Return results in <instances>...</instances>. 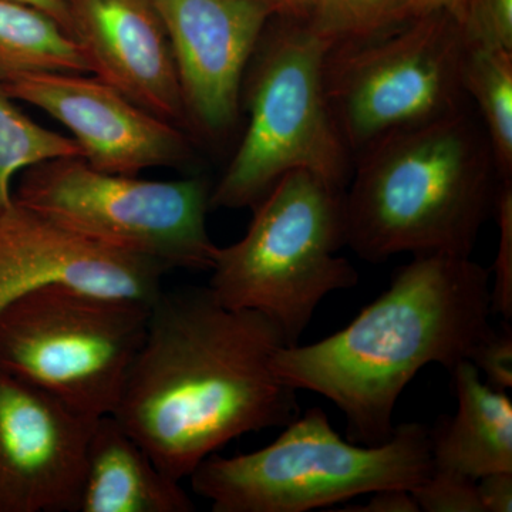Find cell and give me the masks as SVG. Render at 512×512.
I'll list each match as a JSON object with an SVG mask.
<instances>
[{
	"label": "cell",
	"instance_id": "6da1fadb",
	"mask_svg": "<svg viewBox=\"0 0 512 512\" xmlns=\"http://www.w3.org/2000/svg\"><path fill=\"white\" fill-rule=\"evenodd\" d=\"M284 346L271 319L227 308L208 286L163 289L111 416L183 481L232 440L301 414L296 390L272 369Z\"/></svg>",
	"mask_w": 512,
	"mask_h": 512
},
{
	"label": "cell",
	"instance_id": "7a4b0ae2",
	"mask_svg": "<svg viewBox=\"0 0 512 512\" xmlns=\"http://www.w3.org/2000/svg\"><path fill=\"white\" fill-rule=\"evenodd\" d=\"M490 275L471 256L414 255L346 328L312 345L284 346L272 369L296 392L335 404L350 441L382 444L413 377L431 363L451 372L493 332Z\"/></svg>",
	"mask_w": 512,
	"mask_h": 512
},
{
	"label": "cell",
	"instance_id": "3957f363",
	"mask_svg": "<svg viewBox=\"0 0 512 512\" xmlns=\"http://www.w3.org/2000/svg\"><path fill=\"white\" fill-rule=\"evenodd\" d=\"M500 183L483 124L467 109L394 131L353 157L345 245L375 264L404 252L471 256Z\"/></svg>",
	"mask_w": 512,
	"mask_h": 512
},
{
	"label": "cell",
	"instance_id": "277c9868",
	"mask_svg": "<svg viewBox=\"0 0 512 512\" xmlns=\"http://www.w3.org/2000/svg\"><path fill=\"white\" fill-rule=\"evenodd\" d=\"M431 471L424 424H400L384 443L363 446L342 439L323 410L309 409L269 446L211 454L190 480L214 512H306L387 488L412 491Z\"/></svg>",
	"mask_w": 512,
	"mask_h": 512
},
{
	"label": "cell",
	"instance_id": "5b68a950",
	"mask_svg": "<svg viewBox=\"0 0 512 512\" xmlns=\"http://www.w3.org/2000/svg\"><path fill=\"white\" fill-rule=\"evenodd\" d=\"M343 192L309 171L286 174L252 208L247 234L218 247L208 288L227 308L272 320L299 343L320 302L355 288L359 274L336 255L345 245Z\"/></svg>",
	"mask_w": 512,
	"mask_h": 512
},
{
	"label": "cell",
	"instance_id": "8992f818",
	"mask_svg": "<svg viewBox=\"0 0 512 512\" xmlns=\"http://www.w3.org/2000/svg\"><path fill=\"white\" fill-rule=\"evenodd\" d=\"M264 32L245 73L249 123L237 153L211 192V210L254 208L293 171H309L345 191L353 157L325 92L330 43L306 20Z\"/></svg>",
	"mask_w": 512,
	"mask_h": 512
},
{
	"label": "cell",
	"instance_id": "52a82bcc",
	"mask_svg": "<svg viewBox=\"0 0 512 512\" xmlns=\"http://www.w3.org/2000/svg\"><path fill=\"white\" fill-rule=\"evenodd\" d=\"M151 303L49 285L0 309V369L89 420L110 416Z\"/></svg>",
	"mask_w": 512,
	"mask_h": 512
},
{
	"label": "cell",
	"instance_id": "ba28073f",
	"mask_svg": "<svg viewBox=\"0 0 512 512\" xmlns=\"http://www.w3.org/2000/svg\"><path fill=\"white\" fill-rule=\"evenodd\" d=\"M211 192L202 177L143 180L103 173L83 157H64L23 171L13 200L165 271H211L218 249L207 229Z\"/></svg>",
	"mask_w": 512,
	"mask_h": 512
},
{
	"label": "cell",
	"instance_id": "9c48e42d",
	"mask_svg": "<svg viewBox=\"0 0 512 512\" xmlns=\"http://www.w3.org/2000/svg\"><path fill=\"white\" fill-rule=\"evenodd\" d=\"M457 19L433 12L382 35L329 47L323 67L333 120L357 156L380 138L467 109Z\"/></svg>",
	"mask_w": 512,
	"mask_h": 512
},
{
	"label": "cell",
	"instance_id": "30bf717a",
	"mask_svg": "<svg viewBox=\"0 0 512 512\" xmlns=\"http://www.w3.org/2000/svg\"><path fill=\"white\" fill-rule=\"evenodd\" d=\"M170 40L187 131L218 140L237 124L248 64L271 0H151Z\"/></svg>",
	"mask_w": 512,
	"mask_h": 512
},
{
	"label": "cell",
	"instance_id": "8fae6325",
	"mask_svg": "<svg viewBox=\"0 0 512 512\" xmlns=\"http://www.w3.org/2000/svg\"><path fill=\"white\" fill-rule=\"evenodd\" d=\"M15 101L32 104L72 131L87 164L103 173L138 175L183 168L194 160L187 131L128 100L99 77L36 73L2 84Z\"/></svg>",
	"mask_w": 512,
	"mask_h": 512
},
{
	"label": "cell",
	"instance_id": "7c38bea8",
	"mask_svg": "<svg viewBox=\"0 0 512 512\" xmlns=\"http://www.w3.org/2000/svg\"><path fill=\"white\" fill-rule=\"evenodd\" d=\"M96 421L0 369V512H77Z\"/></svg>",
	"mask_w": 512,
	"mask_h": 512
},
{
	"label": "cell",
	"instance_id": "4fadbf2b",
	"mask_svg": "<svg viewBox=\"0 0 512 512\" xmlns=\"http://www.w3.org/2000/svg\"><path fill=\"white\" fill-rule=\"evenodd\" d=\"M165 268L107 247L13 200L0 215V309L49 285L153 303Z\"/></svg>",
	"mask_w": 512,
	"mask_h": 512
},
{
	"label": "cell",
	"instance_id": "5bb4252c",
	"mask_svg": "<svg viewBox=\"0 0 512 512\" xmlns=\"http://www.w3.org/2000/svg\"><path fill=\"white\" fill-rule=\"evenodd\" d=\"M72 36L92 73L187 131L173 49L151 0H69Z\"/></svg>",
	"mask_w": 512,
	"mask_h": 512
},
{
	"label": "cell",
	"instance_id": "9a60e30c",
	"mask_svg": "<svg viewBox=\"0 0 512 512\" xmlns=\"http://www.w3.org/2000/svg\"><path fill=\"white\" fill-rule=\"evenodd\" d=\"M181 481L165 474L113 416L94 423L77 512H192Z\"/></svg>",
	"mask_w": 512,
	"mask_h": 512
},
{
	"label": "cell",
	"instance_id": "2e32d148",
	"mask_svg": "<svg viewBox=\"0 0 512 512\" xmlns=\"http://www.w3.org/2000/svg\"><path fill=\"white\" fill-rule=\"evenodd\" d=\"M457 412L430 429L434 470L480 480L512 471V402L481 379L470 360L453 370Z\"/></svg>",
	"mask_w": 512,
	"mask_h": 512
},
{
	"label": "cell",
	"instance_id": "e0dca14e",
	"mask_svg": "<svg viewBox=\"0 0 512 512\" xmlns=\"http://www.w3.org/2000/svg\"><path fill=\"white\" fill-rule=\"evenodd\" d=\"M36 73H92L82 47L56 22L28 5L0 0V84Z\"/></svg>",
	"mask_w": 512,
	"mask_h": 512
},
{
	"label": "cell",
	"instance_id": "ac0fdd59",
	"mask_svg": "<svg viewBox=\"0 0 512 512\" xmlns=\"http://www.w3.org/2000/svg\"><path fill=\"white\" fill-rule=\"evenodd\" d=\"M463 87L480 111L498 177L512 180V52L466 47Z\"/></svg>",
	"mask_w": 512,
	"mask_h": 512
},
{
	"label": "cell",
	"instance_id": "d6986e66",
	"mask_svg": "<svg viewBox=\"0 0 512 512\" xmlns=\"http://www.w3.org/2000/svg\"><path fill=\"white\" fill-rule=\"evenodd\" d=\"M64 157H82L76 140L29 119L0 84V215L12 205L15 174Z\"/></svg>",
	"mask_w": 512,
	"mask_h": 512
},
{
	"label": "cell",
	"instance_id": "ffe728a7",
	"mask_svg": "<svg viewBox=\"0 0 512 512\" xmlns=\"http://www.w3.org/2000/svg\"><path fill=\"white\" fill-rule=\"evenodd\" d=\"M409 0H312L306 22L330 46L359 42L406 22Z\"/></svg>",
	"mask_w": 512,
	"mask_h": 512
},
{
	"label": "cell",
	"instance_id": "44dd1931",
	"mask_svg": "<svg viewBox=\"0 0 512 512\" xmlns=\"http://www.w3.org/2000/svg\"><path fill=\"white\" fill-rule=\"evenodd\" d=\"M457 22L466 47L512 52V0H463Z\"/></svg>",
	"mask_w": 512,
	"mask_h": 512
},
{
	"label": "cell",
	"instance_id": "7402d4cb",
	"mask_svg": "<svg viewBox=\"0 0 512 512\" xmlns=\"http://www.w3.org/2000/svg\"><path fill=\"white\" fill-rule=\"evenodd\" d=\"M424 512H483L477 481L446 471L434 470L410 491Z\"/></svg>",
	"mask_w": 512,
	"mask_h": 512
},
{
	"label": "cell",
	"instance_id": "603a6c76",
	"mask_svg": "<svg viewBox=\"0 0 512 512\" xmlns=\"http://www.w3.org/2000/svg\"><path fill=\"white\" fill-rule=\"evenodd\" d=\"M494 217L500 229L494 262L495 284L491 289V309L505 320L512 318V180L501 181Z\"/></svg>",
	"mask_w": 512,
	"mask_h": 512
},
{
	"label": "cell",
	"instance_id": "cb8c5ba5",
	"mask_svg": "<svg viewBox=\"0 0 512 512\" xmlns=\"http://www.w3.org/2000/svg\"><path fill=\"white\" fill-rule=\"evenodd\" d=\"M507 325L503 330L493 329L470 359L484 373L485 383L501 392L512 389V332Z\"/></svg>",
	"mask_w": 512,
	"mask_h": 512
},
{
	"label": "cell",
	"instance_id": "d4e9b609",
	"mask_svg": "<svg viewBox=\"0 0 512 512\" xmlns=\"http://www.w3.org/2000/svg\"><path fill=\"white\" fill-rule=\"evenodd\" d=\"M477 494L483 512H511L512 471L481 477L477 480Z\"/></svg>",
	"mask_w": 512,
	"mask_h": 512
},
{
	"label": "cell",
	"instance_id": "484cf974",
	"mask_svg": "<svg viewBox=\"0 0 512 512\" xmlns=\"http://www.w3.org/2000/svg\"><path fill=\"white\" fill-rule=\"evenodd\" d=\"M366 504L356 507L339 508L345 512H419V505L409 490L402 488H387L370 494Z\"/></svg>",
	"mask_w": 512,
	"mask_h": 512
},
{
	"label": "cell",
	"instance_id": "4316f807",
	"mask_svg": "<svg viewBox=\"0 0 512 512\" xmlns=\"http://www.w3.org/2000/svg\"><path fill=\"white\" fill-rule=\"evenodd\" d=\"M13 2L22 3V5H28L30 8L46 13L72 36V15H70L69 0H13Z\"/></svg>",
	"mask_w": 512,
	"mask_h": 512
},
{
	"label": "cell",
	"instance_id": "83f0119b",
	"mask_svg": "<svg viewBox=\"0 0 512 512\" xmlns=\"http://www.w3.org/2000/svg\"><path fill=\"white\" fill-rule=\"evenodd\" d=\"M461 6L463 0H409L406 9L407 20L433 12H447L457 19Z\"/></svg>",
	"mask_w": 512,
	"mask_h": 512
},
{
	"label": "cell",
	"instance_id": "f1b7e54d",
	"mask_svg": "<svg viewBox=\"0 0 512 512\" xmlns=\"http://www.w3.org/2000/svg\"><path fill=\"white\" fill-rule=\"evenodd\" d=\"M279 15L298 20H308L312 0H271Z\"/></svg>",
	"mask_w": 512,
	"mask_h": 512
}]
</instances>
